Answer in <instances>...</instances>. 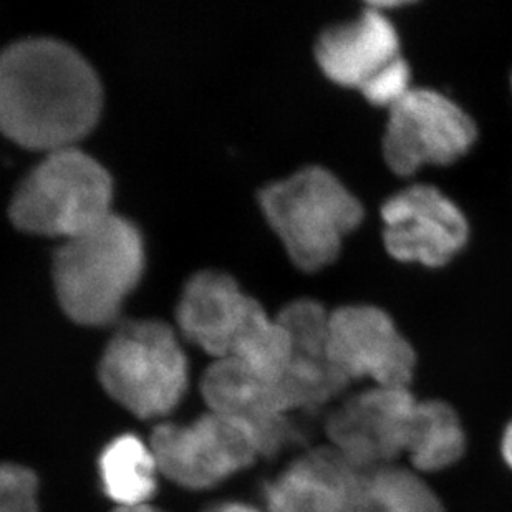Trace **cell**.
Returning <instances> with one entry per match:
<instances>
[{"label":"cell","instance_id":"obj_2","mask_svg":"<svg viewBox=\"0 0 512 512\" xmlns=\"http://www.w3.org/2000/svg\"><path fill=\"white\" fill-rule=\"evenodd\" d=\"M145 269V247L135 224L112 213L65 239L54 257L58 302L77 324H112Z\"/></svg>","mask_w":512,"mask_h":512},{"label":"cell","instance_id":"obj_21","mask_svg":"<svg viewBox=\"0 0 512 512\" xmlns=\"http://www.w3.org/2000/svg\"><path fill=\"white\" fill-rule=\"evenodd\" d=\"M501 455H503L504 463L508 464L509 469H512V420L509 421L503 438H501Z\"/></svg>","mask_w":512,"mask_h":512},{"label":"cell","instance_id":"obj_20","mask_svg":"<svg viewBox=\"0 0 512 512\" xmlns=\"http://www.w3.org/2000/svg\"><path fill=\"white\" fill-rule=\"evenodd\" d=\"M0 512H39V483L30 469L0 464Z\"/></svg>","mask_w":512,"mask_h":512},{"label":"cell","instance_id":"obj_23","mask_svg":"<svg viewBox=\"0 0 512 512\" xmlns=\"http://www.w3.org/2000/svg\"><path fill=\"white\" fill-rule=\"evenodd\" d=\"M113 512H161L158 509L151 508L150 504H141V506H131V508H116Z\"/></svg>","mask_w":512,"mask_h":512},{"label":"cell","instance_id":"obj_17","mask_svg":"<svg viewBox=\"0 0 512 512\" xmlns=\"http://www.w3.org/2000/svg\"><path fill=\"white\" fill-rule=\"evenodd\" d=\"M103 491L118 508L148 504L156 491L158 464L151 446L135 435H121L103 450L100 461Z\"/></svg>","mask_w":512,"mask_h":512},{"label":"cell","instance_id":"obj_22","mask_svg":"<svg viewBox=\"0 0 512 512\" xmlns=\"http://www.w3.org/2000/svg\"><path fill=\"white\" fill-rule=\"evenodd\" d=\"M206 512H266L261 511V509L254 508V506H249V504L242 503H224L219 504V506H214V508L208 509Z\"/></svg>","mask_w":512,"mask_h":512},{"label":"cell","instance_id":"obj_10","mask_svg":"<svg viewBox=\"0 0 512 512\" xmlns=\"http://www.w3.org/2000/svg\"><path fill=\"white\" fill-rule=\"evenodd\" d=\"M416 403L410 388L363 390L330 415V446L363 473L395 464L405 455Z\"/></svg>","mask_w":512,"mask_h":512},{"label":"cell","instance_id":"obj_8","mask_svg":"<svg viewBox=\"0 0 512 512\" xmlns=\"http://www.w3.org/2000/svg\"><path fill=\"white\" fill-rule=\"evenodd\" d=\"M329 357L347 382L410 388L416 353L392 317L375 305H343L330 312Z\"/></svg>","mask_w":512,"mask_h":512},{"label":"cell","instance_id":"obj_9","mask_svg":"<svg viewBox=\"0 0 512 512\" xmlns=\"http://www.w3.org/2000/svg\"><path fill=\"white\" fill-rule=\"evenodd\" d=\"M383 242L400 262L438 269L469 239L468 219L455 201L430 184H413L382 206Z\"/></svg>","mask_w":512,"mask_h":512},{"label":"cell","instance_id":"obj_15","mask_svg":"<svg viewBox=\"0 0 512 512\" xmlns=\"http://www.w3.org/2000/svg\"><path fill=\"white\" fill-rule=\"evenodd\" d=\"M397 57V29L375 5H368L357 19L324 30L315 45V58L325 77L340 87L357 90Z\"/></svg>","mask_w":512,"mask_h":512},{"label":"cell","instance_id":"obj_13","mask_svg":"<svg viewBox=\"0 0 512 512\" xmlns=\"http://www.w3.org/2000/svg\"><path fill=\"white\" fill-rule=\"evenodd\" d=\"M329 317L324 305L310 299L295 300L277 317L290 340L289 367L281 382L290 411L319 408L348 383L330 362Z\"/></svg>","mask_w":512,"mask_h":512},{"label":"cell","instance_id":"obj_6","mask_svg":"<svg viewBox=\"0 0 512 512\" xmlns=\"http://www.w3.org/2000/svg\"><path fill=\"white\" fill-rule=\"evenodd\" d=\"M478 136L473 118L458 103L431 88H411L388 110L383 158L398 176L421 166H446L463 158Z\"/></svg>","mask_w":512,"mask_h":512},{"label":"cell","instance_id":"obj_1","mask_svg":"<svg viewBox=\"0 0 512 512\" xmlns=\"http://www.w3.org/2000/svg\"><path fill=\"white\" fill-rule=\"evenodd\" d=\"M103 92L77 50L52 39L0 52V131L30 150L72 148L97 125Z\"/></svg>","mask_w":512,"mask_h":512},{"label":"cell","instance_id":"obj_4","mask_svg":"<svg viewBox=\"0 0 512 512\" xmlns=\"http://www.w3.org/2000/svg\"><path fill=\"white\" fill-rule=\"evenodd\" d=\"M108 171L77 146L50 151L10 203L15 228L39 236H77L112 214Z\"/></svg>","mask_w":512,"mask_h":512},{"label":"cell","instance_id":"obj_5","mask_svg":"<svg viewBox=\"0 0 512 512\" xmlns=\"http://www.w3.org/2000/svg\"><path fill=\"white\" fill-rule=\"evenodd\" d=\"M98 375L108 395L140 418L173 411L188 388V360L170 325L140 320L121 327Z\"/></svg>","mask_w":512,"mask_h":512},{"label":"cell","instance_id":"obj_7","mask_svg":"<svg viewBox=\"0 0 512 512\" xmlns=\"http://www.w3.org/2000/svg\"><path fill=\"white\" fill-rule=\"evenodd\" d=\"M158 471L181 488H214L261 456L251 433L209 411L189 425L156 426L150 441Z\"/></svg>","mask_w":512,"mask_h":512},{"label":"cell","instance_id":"obj_16","mask_svg":"<svg viewBox=\"0 0 512 512\" xmlns=\"http://www.w3.org/2000/svg\"><path fill=\"white\" fill-rule=\"evenodd\" d=\"M466 433L453 406L446 401L416 403L405 455L416 473H440L463 458Z\"/></svg>","mask_w":512,"mask_h":512},{"label":"cell","instance_id":"obj_12","mask_svg":"<svg viewBox=\"0 0 512 512\" xmlns=\"http://www.w3.org/2000/svg\"><path fill=\"white\" fill-rule=\"evenodd\" d=\"M201 390L209 411L244 426L261 456L276 455L292 440L281 385L267 382L236 358L214 360Z\"/></svg>","mask_w":512,"mask_h":512},{"label":"cell","instance_id":"obj_11","mask_svg":"<svg viewBox=\"0 0 512 512\" xmlns=\"http://www.w3.org/2000/svg\"><path fill=\"white\" fill-rule=\"evenodd\" d=\"M267 315L232 277L216 271L191 277L178 305V325L184 337L216 360L234 357Z\"/></svg>","mask_w":512,"mask_h":512},{"label":"cell","instance_id":"obj_3","mask_svg":"<svg viewBox=\"0 0 512 512\" xmlns=\"http://www.w3.org/2000/svg\"><path fill=\"white\" fill-rule=\"evenodd\" d=\"M259 203L290 259L305 272L330 266L343 239L365 216L360 199L320 166H307L262 189Z\"/></svg>","mask_w":512,"mask_h":512},{"label":"cell","instance_id":"obj_14","mask_svg":"<svg viewBox=\"0 0 512 512\" xmlns=\"http://www.w3.org/2000/svg\"><path fill=\"white\" fill-rule=\"evenodd\" d=\"M365 476L332 446L307 451L264 491L266 512H357Z\"/></svg>","mask_w":512,"mask_h":512},{"label":"cell","instance_id":"obj_18","mask_svg":"<svg viewBox=\"0 0 512 512\" xmlns=\"http://www.w3.org/2000/svg\"><path fill=\"white\" fill-rule=\"evenodd\" d=\"M357 512H446V509L420 474L388 464L365 476Z\"/></svg>","mask_w":512,"mask_h":512},{"label":"cell","instance_id":"obj_19","mask_svg":"<svg viewBox=\"0 0 512 512\" xmlns=\"http://www.w3.org/2000/svg\"><path fill=\"white\" fill-rule=\"evenodd\" d=\"M411 88L410 67L403 58L397 57L373 73L358 90L373 107L390 110L410 93Z\"/></svg>","mask_w":512,"mask_h":512}]
</instances>
